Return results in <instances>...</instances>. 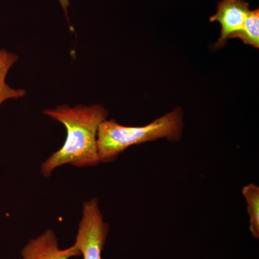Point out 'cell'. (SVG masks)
<instances>
[{
  "mask_svg": "<svg viewBox=\"0 0 259 259\" xmlns=\"http://www.w3.org/2000/svg\"><path fill=\"white\" fill-rule=\"evenodd\" d=\"M250 11L249 4L245 0H222L218 3L217 13L209 18L212 23L218 22L221 25L216 48L224 47L230 37L241 30Z\"/></svg>",
  "mask_w": 259,
  "mask_h": 259,
  "instance_id": "4",
  "label": "cell"
},
{
  "mask_svg": "<svg viewBox=\"0 0 259 259\" xmlns=\"http://www.w3.org/2000/svg\"><path fill=\"white\" fill-rule=\"evenodd\" d=\"M79 255L81 253L73 245L64 249L59 248L55 232L47 230L26 243L21 250L20 259H70Z\"/></svg>",
  "mask_w": 259,
  "mask_h": 259,
  "instance_id": "5",
  "label": "cell"
},
{
  "mask_svg": "<svg viewBox=\"0 0 259 259\" xmlns=\"http://www.w3.org/2000/svg\"><path fill=\"white\" fill-rule=\"evenodd\" d=\"M231 38H239L245 44L259 48V10H250L241 30L233 33Z\"/></svg>",
  "mask_w": 259,
  "mask_h": 259,
  "instance_id": "8",
  "label": "cell"
},
{
  "mask_svg": "<svg viewBox=\"0 0 259 259\" xmlns=\"http://www.w3.org/2000/svg\"><path fill=\"white\" fill-rule=\"evenodd\" d=\"M42 113L62 123L67 131L62 147L42 163L41 172L44 177H50L56 168L63 165L83 168L97 166L100 163L97 133L100 124L108 115L107 109L97 104L74 107L62 105L44 110Z\"/></svg>",
  "mask_w": 259,
  "mask_h": 259,
  "instance_id": "1",
  "label": "cell"
},
{
  "mask_svg": "<svg viewBox=\"0 0 259 259\" xmlns=\"http://www.w3.org/2000/svg\"><path fill=\"white\" fill-rule=\"evenodd\" d=\"M19 56L13 53L8 52L5 49L0 50V105L10 99L21 98L26 92L24 90H15L6 83L8 71L18 61Z\"/></svg>",
  "mask_w": 259,
  "mask_h": 259,
  "instance_id": "6",
  "label": "cell"
},
{
  "mask_svg": "<svg viewBox=\"0 0 259 259\" xmlns=\"http://www.w3.org/2000/svg\"><path fill=\"white\" fill-rule=\"evenodd\" d=\"M246 201L247 211L249 215V231L255 239L259 238V187L250 183L242 190Z\"/></svg>",
  "mask_w": 259,
  "mask_h": 259,
  "instance_id": "7",
  "label": "cell"
},
{
  "mask_svg": "<svg viewBox=\"0 0 259 259\" xmlns=\"http://www.w3.org/2000/svg\"><path fill=\"white\" fill-rule=\"evenodd\" d=\"M60 3L61 8L64 10V13L67 15L68 8L70 5L69 0H58Z\"/></svg>",
  "mask_w": 259,
  "mask_h": 259,
  "instance_id": "9",
  "label": "cell"
},
{
  "mask_svg": "<svg viewBox=\"0 0 259 259\" xmlns=\"http://www.w3.org/2000/svg\"><path fill=\"white\" fill-rule=\"evenodd\" d=\"M109 231L110 225L104 221L98 200L90 199L83 204L82 217L72 245L83 259H102Z\"/></svg>",
  "mask_w": 259,
  "mask_h": 259,
  "instance_id": "3",
  "label": "cell"
},
{
  "mask_svg": "<svg viewBox=\"0 0 259 259\" xmlns=\"http://www.w3.org/2000/svg\"><path fill=\"white\" fill-rule=\"evenodd\" d=\"M183 111L175 109L148 125L131 127L120 125L115 120H104L97 133V150L100 163L117 159L127 148L146 142L167 139L177 142L184 130Z\"/></svg>",
  "mask_w": 259,
  "mask_h": 259,
  "instance_id": "2",
  "label": "cell"
}]
</instances>
